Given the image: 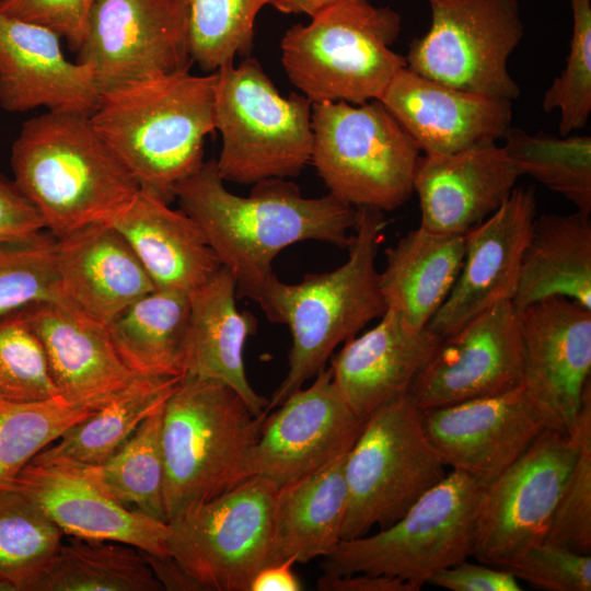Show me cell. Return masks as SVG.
Listing matches in <instances>:
<instances>
[{
  "label": "cell",
  "mask_w": 591,
  "mask_h": 591,
  "mask_svg": "<svg viewBox=\"0 0 591 591\" xmlns=\"http://www.w3.org/2000/svg\"><path fill=\"white\" fill-rule=\"evenodd\" d=\"M552 297H564L591 309L589 213L577 210L535 217L512 303L521 312Z\"/></svg>",
  "instance_id": "31"
},
{
  "label": "cell",
  "mask_w": 591,
  "mask_h": 591,
  "mask_svg": "<svg viewBox=\"0 0 591 591\" xmlns=\"http://www.w3.org/2000/svg\"><path fill=\"white\" fill-rule=\"evenodd\" d=\"M522 373L520 312L503 300L444 337L408 394L426 410L510 391L522 385Z\"/></svg>",
  "instance_id": "16"
},
{
  "label": "cell",
  "mask_w": 591,
  "mask_h": 591,
  "mask_svg": "<svg viewBox=\"0 0 591 591\" xmlns=\"http://www.w3.org/2000/svg\"><path fill=\"white\" fill-rule=\"evenodd\" d=\"M258 0H189V47L194 62L207 72L233 63L253 48Z\"/></svg>",
  "instance_id": "39"
},
{
  "label": "cell",
  "mask_w": 591,
  "mask_h": 591,
  "mask_svg": "<svg viewBox=\"0 0 591 591\" xmlns=\"http://www.w3.org/2000/svg\"><path fill=\"white\" fill-rule=\"evenodd\" d=\"M294 558L265 566L253 578L250 591H300L301 581L293 572Z\"/></svg>",
  "instance_id": "49"
},
{
  "label": "cell",
  "mask_w": 591,
  "mask_h": 591,
  "mask_svg": "<svg viewBox=\"0 0 591 591\" xmlns=\"http://www.w3.org/2000/svg\"><path fill=\"white\" fill-rule=\"evenodd\" d=\"M47 230L0 241V318L46 300H63Z\"/></svg>",
  "instance_id": "40"
},
{
  "label": "cell",
  "mask_w": 591,
  "mask_h": 591,
  "mask_svg": "<svg viewBox=\"0 0 591 591\" xmlns=\"http://www.w3.org/2000/svg\"><path fill=\"white\" fill-rule=\"evenodd\" d=\"M55 258L62 299L104 325L155 289L111 223H92L56 236Z\"/></svg>",
  "instance_id": "26"
},
{
  "label": "cell",
  "mask_w": 591,
  "mask_h": 591,
  "mask_svg": "<svg viewBox=\"0 0 591 591\" xmlns=\"http://www.w3.org/2000/svg\"><path fill=\"white\" fill-rule=\"evenodd\" d=\"M520 176L496 142L420 155L414 175L419 225L439 234L465 235L500 208Z\"/></svg>",
  "instance_id": "24"
},
{
  "label": "cell",
  "mask_w": 591,
  "mask_h": 591,
  "mask_svg": "<svg viewBox=\"0 0 591 591\" xmlns=\"http://www.w3.org/2000/svg\"><path fill=\"white\" fill-rule=\"evenodd\" d=\"M380 101L425 154H451L503 139L511 101L457 90L407 67Z\"/></svg>",
  "instance_id": "21"
},
{
  "label": "cell",
  "mask_w": 591,
  "mask_h": 591,
  "mask_svg": "<svg viewBox=\"0 0 591 591\" xmlns=\"http://www.w3.org/2000/svg\"><path fill=\"white\" fill-rule=\"evenodd\" d=\"M311 121L310 162L329 194L380 211L409 199L420 151L380 100L312 103Z\"/></svg>",
  "instance_id": "9"
},
{
  "label": "cell",
  "mask_w": 591,
  "mask_h": 591,
  "mask_svg": "<svg viewBox=\"0 0 591 591\" xmlns=\"http://www.w3.org/2000/svg\"><path fill=\"white\" fill-rule=\"evenodd\" d=\"M100 407L66 401L61 395L35 402L0 401V489L71 426Z\"/></svg>",
  "instance_id": "38"
},
{
  "label": "cell",
  "mask_w": 591,
  "mask_h": 591,
  "mask_svg": "<svg viewBox=\"0 0 591 591\" xmlns=\"http://www.w3.org/2000/svg\"><path fill=\"white\" fill-rule=\"evenodd\" d=\"M182 376L139 375L95 413L71 426L31 462L95 467L108 461L158 410Z\"/></svg>",
  "instance_id": "32"
},
{
  "label": "cell",
  "mask_w": 591,
  "mask_h": 591,
  "mask_svg": "<svg viewBox=\"0 0 591 591\" xmlns=\"http://www.w3.org/2000/svg\"><path fill=\"white\" fill-rule=\"evenodd\" d=\"M175 199L233 276L237 293L255 302L277 277L273 262L283 248L304 241L347 247L357 221L352 206L332 194L306 198L281 177L254 183L248 196L232 194L213 159L177 184Z\"/></svg>",
  "instance_id": "1"
},
{
  "label": "cell",
  "mask_w": 591,
  "mask_h": 591,
  "mask_svg": "<svg viewBox=\"0 0 591 591\" xmlns=\"http://www.w3.org/2000/svg\"><path fill=\"white\" fill-rule=\"evenodd\" d=\"M278 486L251 476L169 523L170 556L202 591H250L269 565Z\"/></svg>",
  "instance_id": "12"
},
{
  "label": "cell",
  "mask_w": 591,
  "mask_h": 591,
  "mask_svg": "<svg viewBox=\"0 0 591 591\" xmlns=\"http://www.w3.org/2000/svg\"><path fill=\"white\" fill-rule=\"evenodd\" d=\"M483 489L474 477L451 470L391 525L341 540L323 558V573L387 576L419 591L436 572L472 556Z\"/></svg>",
  "instance_id": "8"
},
{
  "label": "cell",
  "mask_w": 591,
  "mask_h": 591,
  "mask_svg": "<svg viewBox=\"0 0 591 591\" xmlns=\"http://www.w3.org/2000/svg\"><path fill=\"white\" fill-rule=\"evenodd\" d=\"M60 36L48 27L0 13V107L25 113L47 112L90 116L99 90L90 65L72 62L62 53Z\"/></svg>",
  "instance_id": "22"
},
{
  "label": "cell",
  "mask_w": 591,
  "mask_h": 591,
  "mask_svg": "<svg viewBox=\"0 0 591 591\" xmlns=\"http://www.w3.org/2000/svg\"><path fill=\"white\" fill-rule=\"evenodd\" d=\"M408 392L374 409L346 455L343 540L386 528L445 476Z\"/></svg>",
  "instance_id": "10"
},
{
  "label": "cell",
  "mask_w": 591,
  "mask_h": 591,
  "mask_svg": "<svg viewBox=\"0 0 591 591\" xmlns=\"http://www.w3.org/2000/svg\"><path fill=\"white\" fill-rule=\"evenodd\" d=\"M144 552L102 540L60 544L30 591H161Z\"/></svg>",
  "instance_id": "34"
},
{
  "label": "cell",
  "mask_w": 591,
  "mask_h": 591,
  "mask_svg": "<svg viewBox=\"0 0 591 591\" xmlns=\"http://www.w3.org/2000/svg\"><path fill=\"white\" fill-rule=\"evenodd\" d=\"M77 61L99 93L189 71V0H95Z\"/></svg>",
  "instance_id": "14"
},
{
  "label": "cell",
  "mask_w": 591,
  "mask_h": 591,
  "mask_svg": "<svg viewBox=\"0 0 591 591\" xmlns=\"http://www.w3.org/2000/svg\"><path fill=\"white\" fill-rule=\"evenodd\" d=\"M466 250L465 235H447L420 225L385 251L380 288L387 309L414 328H424L451 293Z\"/></svg>",
  "instance_id": "30"
},
{
  "label": "cell",
  "mask_w": 591,
  "mask_h": 591,
  "mask_svg": "<svg viewBox=\"0 0 591 591\" xmlns=\"http://www.w3.org/2000/svg\"><path fill=\"white\" fill-rule=\"evenodd\" d=\"M161 583L167 591H202L198 582L190 577L171 556H154L144 553Z\"/></svg>",
  "instance_id": "50"
},
{
  "label": "cell",
  "mask_w": 591,
  "mask_h": 591,
  "mask_svg": "<svg viewBox=\"0 0 591 591\" xmlns=\"http://www.w3.org/2000/svg\"><path fill=\"white\" fill-rule=\"evenodd\" d=\"M63 535L27 497L11 488L0 489V577L13 591H30Z\"/></svg>",
  "instance_id": "37"
},
{
  "label": "cell",
  "mask_w": 591,
  "mask_h": 591,
  "mask_svg": "<svg viewBox=\"0 0 591 591\" xmlns=\"http://www.w3.org/2000/svg\"><path fill=\"white\" fill-rule=\"evenodd\" d=\"M10 488L32 500L63 534L120 542L154 556H170L169 523L121 505L81 468L30 462Z\"/></svg>",
  "instance_id": "20"
},
{
  "label": "cell",
  "mask_w": 591,
  "mask_h": 591,
  "mask_svg": "<svg viewBox=\"0 0 591 591\" xmlns=\"http://www.w3.org/2000/svg\"><path fill=\"white\" fill-rule=\"evenodd\" d=\"M60 396L44 350L20 310L0 318V401L35 402Z\"/></svg>",
  "instance_id": "42"
},
{
  "label": "cell",
  "mask_w": 591,
  "mask_h": 591,
  "mask_svg": "<svg viewBox=\"0 0 591 591\" xmlns=\"http://www.w3.org/2000/svg\"><path fill=\"white\" fill-rule=\"evenodd\" d=\"M189 294L158 289L136 300L106 327L124 362L139 375L182 376Z\"/></svg>",
  "instance_id": "33"
},
{
  "label": "cell",
  "mask_w": 591,
  "mask_h": 591,
  "mask_svg": "<svg viewBox=\"0 0 591 591\" xmlns=\"http://www.w3.org/2000/svg\"><path fill=\"white\" fill-rule=\"evenodd\" d=\"M536 217L532 188H514L486 220L465 234L466 250L457 280L427 325L442 338L517 290L521 262Z\"/></svg>",
  "instance_id": "19"
},
{
  "label": "cell",
  "mask_w": 591,
  "mask_h": 591,
  "mask_svg": "<svg viewBox=\"0 0 591 591\" xmlns=\"http://www.w3.org/2000/svg\"><path fill=\"white\" fill-rule=\"evenodd\" d=\"M10 163L14 184L55 236L112 223L141 188L90 116L76 113L46 112L24 121Z\"/></svg>",
  "instance_id": "2"
},
{
  "label": "cell",
  "mask_w": 591,
  "mask_h": 591,
  "mask_svg": "<svg viewBox=\"0 0 591 591\" xmlns=\"http://www.w3.org/2000/svg\"><path fill=\"white\" fill-rule=\"evenodd\" d=\"M290 27L281 40L291 83L312 103L380 100L406 58L391 46L401 15L369 0H345Z\"/></svg>",
  "instance_id": "6"
},
{
  "label": "cell",
  "mask_w": 591,
  "mask_h": 591,
  "mask_svg": "<svg viewBox=\"0 0 591 591\" xmlns=\"http://www.w3.org/2000/svg\"><path fill=\"white\" fill-rule=\"evenodd\" d=\"M162 414L163 406L146 418L128 441L104 464L81 470L121 505L167 523L164 506Z\"/></svg>",
  "instance_id": "35"
},
{
  "label": "cell",
  "mask_w": 591,
  "mask_h": 591,
  "mask_svg": "<svg viewBox=\"0 0 591 591\" xmlns=\"http://www.w3.org/2000/svg\"><path fill=\"white\" fill-rule=\"evenodd\" d=\"M572 34L566 67L544 94L545 112L558 109L559 132L568 136L588 123L591 113V0H568Z\"/></svg>",
  "instance_id": "41"
},
{
  "label": "cell",
  "mask_w": 591,
  "mask_h": 591,
  "mask_svg": "<svg viewBox=\"0 0 591 591\" xmlns=\"http://www.w3.org/2000/svg\"><path fill=\"white\" fill-rule=\"evenodd\" d=\"M346 455L278 487L269 565L287 558L300 564L324 558L341 542L347 510Z\"/></svg>",
  "instance_id": "29"
},
{
  "label": "cell",
  "mask_w": 591,
  "mask_h": 591,
  "mask_svg": "<svg viewBox=\"0 0 591 591\" xmlns=\"http://www.w3.org/2000/svg\"><path fill=\"white\" fill-rule=\"evenodd\" d=\"M45 230L43 220L14 182L0 177V241Z\"/></svg>",
  "instance_id": "47"
},
{
  "label": "cell",
  "mask_w": 591,
  "mask_h": 591,
  "mask_svg": "<svg viewBox=\"0 0 591 591\" xmlns=\"http://www.w3.org/2000/svg\"><path fill=\"white\" fill-rule=\"evenodd\" d=\"M428 584L450 591L523 590L510 571L484 563H470L467 559L436 572Z\"/></svg>",
  "instance_id": "46"
},
{
  "label": "cell",
  "mask_w": 591,
  "mask_h": 591,
  "mask_svg": "<svg viewBox=\"0 0 591 591\" xmlns=\"http://www.w3.org/2000/svg\"><path fill=\"white\" fill-rule=\"evenodd\" d=\"M20 312L38 339L51 379L66 401L101 407L139 376L120 358L106 325L67 301H38Z\"/></svg>",
  "instance_id": "23"
},
{
  "label": "cell",
  "mask_w": 591,
  "mask_h": 591,
  "mask_svg": "<svg viewBox=\"0 0 591 591\" xmlns=\"http://www.w3.org/2000/svg\"><path fill=\"white\" fill-rule=\"evenodd\" d=\"M267 413L255 416L224 383L181 378L162 414L167 523L248 478L250 453Z\"/></svg>",
  "instance_id": "5"
},
{
  "label": "cell",
  "mask_w": 591,
  "mask_h": 591,
  "mask_svg": "<svg viewBox=\"0 0 591 591\" xmlns=\"http://www.w3.org/2000/svg\"><path fill=\"white\" fill-rule=\"evenodd\" d=\"M385 225L383 211L357 208L348 258L343 265L306 275L298 283H285L276 277L263 291L256 303L270 322L286 324L292 337L288 371L268 399L266 412L276 409L325 369L340 344L386 311L376 270Z\"/></svg>",
  "instance_id": "3"
},
{
  "label": "cell",
  "mask_w": 591,
  "mask_h": 591,
  "mask_svg": "<svg viewBox=\"0 0 591 591\" xmlns=\"http://www.w3.org/2000/svg\"><path fill=\"white\" fill-rule=\"evenodd\" d=\"M579 451L554 510L544 543L591 555V387L580 409Z\"/></svg>",
  "instance_id": "43"
},
{
  "label": "cell",
  "mask_w": 591,
  "mask_h": 591,
  "mask_svg": "<svg viewBox=\"0 0 591 591\" xmlns=\"http://www.w3.org/2000/svg\"><path fill=\"white\" fill-rule=\"evenodd\" d=\"M316 587L321 591H416L398 578L362 572L343 576L323 573Z\"/></svg>",
  "instance_id": "48"
},
{
  "label": "cell",
  "mask_w": 591,
  "mask_h": 591,
  "mask_svg": "<svg viewBox=\"0 0 591 591\" xmlns=\"http://www.w3.org/2000/svg\"><path fill=\"white\" fill-rule=\"evenodd\" d=\"M431 24L407 68L438 83L511 101L520 88L508 59L524 34L519 0H427Z\"/></svg>",
  "instance_id": "11"
},
{
  "label": "cell",
  "mask_w": 591,
  "mask_h": 591,
  "mask_svg": "<svg viewBox=\"0 0 591 591\" xmlns=\"http://www.w3.org/2000/svg\"><path fill=\"white\" fill-rule=\"evenodd\" d=\"M216 72L213 118L222 137L216 166L221 178L254 184L298 175L311 160L312 102L297 93L281 96L251 57Z\"/></svg>",
  "instance_id": "7"
},
{
  "label": "cell",
  "mask_w": 591,
  "mask_h": 591,
  "mask_svg": "<svg viewBox=\"0 0 591 591\" xmlns=\"http://www.w3.org/2000/svg\"><path fill=\"white\" fill-rule=\"evenodd\" d=\"M442 339L428 326L414 328L396 311L386 309L375 326L347 340L332 356L333 381L355 414L366 419L408 392Z\"/></svg>",
  "instance_id": "25"
},
{
  "label": "cell",
  "mask_w": 591,
  "mask_h": 591,
  "mask_svg": "<svg viewBox=\"0 0 591 591\" xmlns=\"http://www.w3.org/2000/svg\"><path fill=\"white\" fill-rule=\"evenodd\" d=\"M501 568L548 591L591 590V555L544 542Z\"/></svg>",
  "instance_id": "44"
},
{
  "label": "cell",
  "mask_w": 591,
  "mask_h": 591,
  "mask_svg": "<svg viewBox=\"0 0 591 591\" xmlns=\"http://www.w3.org/2000/svg\"><path fill=\"white\" fill-rule=\"evenodd\" d=\"M364 420L349 407L325 368L310 386L267 413L250 453L247 475L278 487L310 475L346 455Z\"/></svg>",
  "instance_id": "15"
},
{
  "label": "cell",
  "mask_w": 591,
  "mask_h": 591,
  "mask_svg": "<svg viewBox=\"0 0 591 591\" xmlns=\"http://www.w3.org/2000/svg\"><path fill=\"white\" fill-rule=\"evenodd\" d=\"M0 591H13L12 587L0 577Z\"/></svg>",
  "instance_id": "52"
},
{
  "label": "cell",
  "mask_w": 591,
  "mask_h": 591,
  "mask_svg": "<svg viewBox=\"0 0 591 591\" xmlns=\"http://www.w3.org/2000/svg\"><path fill=\"white\" fill-rule=\"evenodd\" d=\"M501 146L521 175H529L591 213V137L530 135L511 128Z\"/></svg>",
  "instance_id": "36"
},
{
  "label": "cell",
  "mask_w": 591,
  "mask_h": 591,
  "mask_svg": "<svg viewBox=\"0 0 591 591\" xmlns=\"http://www.w3.org/2000/svg\"><path fill=\"white\" fill-rule=\"evenodd\" d=\"M426 433L451 470L487 486L545 429L546 419L523 385L421 410Z\"/></svg>",
  "instance_id": "18"
},
{
  "label": "cell",
  "mask_w": 591,
  "mask_h": 591,
  "mask_svg": "<svg viewBox=\"0 0 591 591\" xmlns=\"http://www.w3.org/2000/svg\"><path fill=\"white\" fill-rule=\"evenodd\" d=\"M95 0H0V13L43 25L78 51Z\"/></svg>",
  "instance_id": "45"
},
{
  "label": "cell",
  "mask_w": 591,
  "mask_h": 591,
  "mask_svg": "<svg viewBox=\"0 0 591 591\" xmlns=\"http://www.w3.org/2000/svg\"><path fill=\"white\" fill-rule=\"evenodd\" d=\"M522 385L543 412L546 426L575 436L591 387V309L552 297L520 312Z\"/></svg>",
  "instance_id": "17"
},
{
  "label": "cell",
  "mask_w": 591,
  "mask_h": 591,
  "mask_svg": "<svg viewBox=\"0 0 591 591\" xmlns=\"http://www.w3.org/2000/svg\"><path fill=\"white\" fill-rule=\"evenodd\" d=\"M216 83V71H186L123 84L100 93L90 120L140 187L170 204L177 184L204 164Z\"/></svg>",
  "instance_id": "4"
},
{
  "label": "cell",
  "mask_w": 591,
  "mask_h": 591,
  "mask_svg": "<svg viewBox=\"0 0 591 591\" xmlns=\"http://www.w3.org/2000/svg\"><path fill=\"white\" fill-rule=\"evenodd\" d=\"M235 296L234 278L224 267L189 294L182 376H199L227 384L255 416H259L266 412L268 399L253 389L244 363L245 344L256 328V320L237 309Z\"/></svg>",
  "instance_id": "27"
},
{
  "label": "cell",
  "mask_w": 591,
  "mask_h": 591,
  "mask_svg": "<svg viewBox=\"0 0 591 591\" xmlns=\"http://www.w3.org/2000/svg\"><path fill=\"white\" fill-rule=\"evenodd\" d=\"M111 224L127 240L158 289L190 294L222 267L195 220L150 189L141 187Z\"/></svg>",
  "instance_id": "28"
},
{
  "label": "cell",
  "mask_w": 591,
  "mask_h": 591,
  "mask_svg": "<svg viewBox=\"0 0 591 591\" xmlns=\"http://www.w3.org/2000/svg\"><path fill=\"white\" fill-rule=\"evenodd\" d=\"M578 451L577 433L567 436L545 428L509 467L484 486L472 556L501 568L543 543Z\"/></svg>",
  "instance_id": "13"
},
{
  "label": "cell",
  "mask_w": 591,
  "mask_h": 591,
  "mask_svg": "<svg viewBox=\"0 0 591 591\" xmlns=\"http://www.w3.org/2000/svg\"><path fill=\"white\" fill-rule=\"evenodd\" d=\"M260 5H271L282 13L306 14L313 18L345 0H258Z\"/></svg>",
  "instance_id": "51"
}]
</instances>
